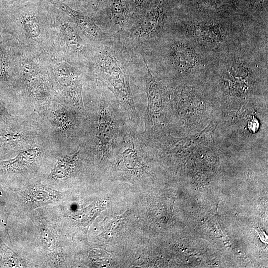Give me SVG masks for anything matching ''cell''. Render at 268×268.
Returning <instances> with one entry per match:
<instances>
[{
    "instance_id": "cell-1",
    "label": "cell",
    "mask_w": 268,
    "mask_h": 268,
    "mask_svg": "<svg viewBox=\"0 0 268 268\" xmlns=\"http://www.w3.org/2000/svg\"><path fill=\"white\" fill-rule=\"evenodd\" d=\"M129 123L115 98L102 92L86 111L82 146L101 161L110 159Z\"/></svg>"
},
{
    "instance_id": "cell-2",
    "label": "cell",
    "mask_w": 268,
    "mask_h": 268,
    "mask_svg": "<svg viewBox=\"0 0 268 268\" xmlns=\"http://www.w3.org/2000/svg\"><path fill=\"white\" fill-rule=\"evenodd\" d=\"M96 76L113 95L129 122L138 127L141 123L134 105L128 71L123 63L109 50L101 53Z\"/></svg>"
},
{
    "instance_id": "cell-3",
    "label": "cell",
    "mask_w": 268,
    "mask_h": 268,
    "mask_svg": "<svg viewBox=\"0 0 268 268\" xmlns=\"http://www.w3.org/2000/svg\"><path fill=\"white\" fill-rule=\"evenodd\" d=\"M55 79L68 105L77 115L86 116L82 94L84 79L81 73L73 67L64 63L56 66L53 70Z\"/></svg>"
},
{
    "instance_id": "cell-4",
    "label": "cell",
    "mask_w": 268,
    "mask_h": 268,
    "mask_svg": "<svg viewBox=\"0 0 268 268\" xmlns=\"http://www.w3.org/2000/svg\"><path fill=\"white\" fill-rule=\"evenodd\" d=\"M146 67V92L147 106L143 117L144 134H151L159 131L162 126L163 97L161 85L156 80L150 70L145 57L143 56Z\"/></svg>"
},
{
    "instance_id": "cell-5",
    "label": "cell",
    "mask_w": 268,
    "mask_h": 268,
    "mask_svg": "<svg viewBox=\"0 0 268 268\" xmlns=\"http://www.w3.org/2000/svg\"><path fill=\"white\" fill-rule=\"evenodd\" d=\"M84 119L77 115L67 105H57L51 111L50 116L52 124L57 133L74 138L81 136Z\"/></svg>"
},
{
    "instance_id": "cell-6",
    "label": "cell",
    "mask_w": 268,
    "mask_h": 268,
    "mask_svg": "<svg viewBox=\"0 0 268 268\" xmlns=\"http://www.w3.org/2000/svg\"><path fill=\"white\" fill-rule=\"evenodd\" d=\"M21 73L24 83L34 101L40 108H47L50 103V91L46 79L30 64L23 66Z\"/></svg>"
},
{
    "instance_id": "cell-7",
    "label": "cell",
    "mask_w": 268,
    "mask_h": 268,
    "mask_svg": "<svg viewBox=\"0 0 268 268\" xmlns=\"http://www.w3.org/2000/svg\"><path fill=\"white\" fill-rule=\"evenodd\" d=\"M10 116L0 119V149L20 147L26 144L31 137L30 132L9 122Z\"/></svg>"
},
{
    "instance_id": "cell-8",
    "label": "cell",
    "mask_w": 268,
    "mask_h": 268,
    "mask_svg": "<svg viewBox=\"0 0 268 268\" xmlns=\"http://www.w3.org/2000/svg\"><path fill=\"white\" fill-rule=\"evenodd\" d=\"M63 193L47 186L36 184L28 188L24 195V202L29 209L53 203L60 200Z\"/></svg>"
},
{
    "instance_id": "cell-9",
    "label": "cell",
    "mask_w": 268,
    "mask_h": 268,
    "mask_svg": "<svg viewBox=\"0 0 268 268\" xmlns=\"http://www.w3.org/2000/svg\"><path fill=\"white\" fill-rule=\"evenodd\" d=\"M41 149L36 146H30L21 150L14 158L2 161L1 169L6 172H19L25 170L38 159Z\"/></svg>"
},
{
    "instance_id": "cell-10",
    "label": "cell",
    "mask_w": 268,
    "mask_h": 268,
    "mask_svg": "<svg viewBox=\"0 0 268 268\" xmlns=\"http://www.w3.org/2000/svg\"><path fill=\"white\" fill-rule=\"evenodd\" d=\"M164 17V10L160 2L144 16L136 30V35L146 38L158 33L163 26Z\"/></svg>"
},
{
    "instance_id": "cell-11",
    "label": "cell",
    "mask_w": 268,
    "mask_h": 268,
    "mask_svg": "<svg viewBox=\"0 0 268 268\" xmlns=\"http://www.w3.org/2000/svg\"><path fill=\"white\" fill-rule=\"evenodd\" d=\"M81 150L80 146L73 154L58 158L49 174V178L57 180L70 177L75 172Z\"/></svg>"
},
{
    "instance_id": "cell-12",
    "label": "cell",
    "mask_w": 268,
    "mask_h": 268,
    "mask_svg": "<svg viewBox=\"0 0 268 268\" xmlns=\"http://www.w3.org/2000/svg\"><path fill=\"white\" fill-rule=\"evenodd\" d=\"M53 2L60 9L73 19L78 25L88 34L92 37L99 35V29L92 19L73 10L67 5L60 2L58 0H53Z\"/></svg>"
},
{
    "instance_id": "cell-13",
    "label": "cell",
    "mask_w": 268,
    "mask_h": 268,
    "mask_svg": "<svg viewBox=\"0 0 268 268\" xmlns=\"http://www.w3.org/2000/svg\"><path fill=\"white\" fill-rule=\"evenodd\" d=\"M185 46L177 44L173 46L172 57L175 67L179 70H184L190 64V51Z\"/></svg>"
},
{
    "instance_id": "cell-14",
    "label": "cell",
    "mask_w": 268,
    "mask_h": 268,
    "mask_svg": "<svg viewBox=\"0 0 268 268\" xmlns=\"http://www.w3.org/2000/svg\"><path fill=\"white\" fill-rule=\"evenodd\" d=\"M129 9L125 0H113L110 7V17L116 24H121L127 18Z\"/></svg>"
},
{
    "instance_id": "cell-15",
    "label": "cell",
    "mask_w": 268,
    "mask_h": 268,
    "mask_svg": "<svg viewBox=\"0 0 268 268\" xmlns=\"http://www.w3.org/2000/svg\"><path fill=\"white\" fill-rule=\"evenodd\" d=\"M52 229L46 228L41 231V237L45 243L46 248L53 253L58 254L59 252V244Z\"/></svg>"
},
{
    "instance_id": "cell-16",
    "label": "cell",
    "mask_w": 268,
    "mask_h": 268,
    "mask_svg": "<svg viewBox=\"0 0 268 268\" xmlns=\"http://www.w3.org/2000/svg\"><path fill=\"white\" fill-rule=\"evenodd\" d=\"M23 25L26 31L31 37H37L40 32L37 20L33 17H28L23 19Z\"/></svg>"
},
{
    "instance_id": "cell-17",
    "label": "cell",
    "mask_w": 268,
    "mask_h": 268,
    "mask_svg": "<svg viewBox=\"0 0 268 268\" xmlns=\"http://www.w3.org/2000/svg\"><path fill=\"white\" fill-rule=\"evenodd\" d=\"M64 36L67 41L75 47H79L81 44V39L77 32L70 26L64 28Z\"/></svg>"
},
{
    "instance_id": "cell-18",
    "label": "cell",
    "mask_w": 268,
    "mask_h": 268,
    "mask_svg": "<svg viewBox=\"0 0 268 268\" xmlns=\"http://www.w3.org/2000/svg\"><path fill=\"white\" fill-rule=\"evenodd\" d=\"M4 61L3 56L0 52V80L5 83H9L11 77Z\"/></svg>"
},
{
    "instance_id": "cell-19",
    "label": "cell",
    "mask_w": 268,
    "mask_h": 268,
    "mask_svg": "<svg viewBox=\"0 0 268 268\" xmlns=\"http://www.w3.org/2000/svg\"><path fill=\"white\" fill-rule=\"evenodd\" d=\"M6 107L2 104L0 103V119L9 116Z\"/></svg>"
},
{
    "instance_id": "cell-20",
    "label": "cell",
    "mask_w": 268,
    "mask_h": 268,
    "mask_svg": "<svg viewBox=\"0 0 268 268\" xmlns=\"http://www.w3.org/2000/svg\"><path fill=\"white\" fill-rule=\"evenodd\" d=\"M145 0H135V4L136 6L138 7L141 6Z\"/></svg>"
},
{
    "instance_id": "cell-21",
    "label": "cell",
    "mask_w": 268,
    "mask_h": 268,
    "mask_svg": "<svg viewBox=\"0 0 268 268\" xmlns=\"http://www.w3.org/2000/svg\"><path fill=\"white\" fill-rule=\"evenodd\" d=\"M104 0H93L94 1H95V2H97V3L101 2Z\"/></svg>"
}]
</instances>
